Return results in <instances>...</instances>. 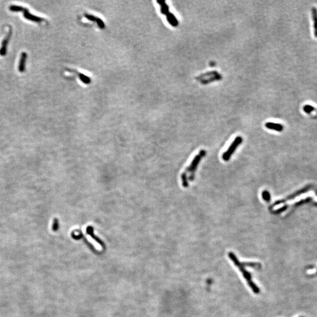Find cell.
Listing matches in <instances>:
<instances>
[{"mask_svg":"<svg viewBox=\"0 0 317 317\" xmlns=\"http://www.w3.org/2000/svg\"><path fill=\"white\" fill-rule=\"evenodd\" d=\"M228 256L230 258V259L233 261L234 264L235 266H237L238 268L242 272L244 278H245V280H246L247 284L249 285L250 288L252 289L253 293L256 294H259L260 293V289L257 287V285L252 281L251 274L248 271L246 270L245 267L242 264V262H241L238 260L237 257L233 252H229Z\"/></svg>","mask_w":317,"mask_h":317,"instance_id":"1","label":"cell"},{"mask_svg":"<svg viewBox=\"0 0 317 317\" xmlns=\"http://www.w3.org/2000/svg\"><path fill=\"white\" fill-rule=\"evenodd\" d=\"M205 154H206V152H205V150H201L199 153L197 154L195 157V158H193V160H192L191 163H190V166L188 168H186L185 172H184L186 174L187 173H190V176H189V180L190 181L194 180L195 176V173L196 172V169L200 163L201 159L205 156Z\"/></svg>","mask_w":317,"mask_h":317,"instance_id":"2","label":"cell"},{"mask_svg":"<svg viewBox=\"0 0 317 317\" xmlns=\"http://www.w3.org/2000/svg\"><path fill=\"white\" fill-rule=\"evenodd\" d=\"M242 142V138L238 136H237L234 140L233 143H231V145L230 146L229 148L227 150L224 152L223 156H222V158L224 160V161L226 162H227L230 160V158H231L232 154H233L234 152L236 151V149L237 148L238 146L239 145H240Z\"/></svg>","mask_w":317,"mask_h":317,"instance_id":"3","label":"cell"},{"mask_svg":"<svg viewBox=\"0 0 317 317\" xmlns=\"http://www.w3.org/2000/svg\"><path fill=\"white\" fill-rule=\"evenodd\" d=\"M309 189V187H305V188H304V189H303V190L297 191V192H296L295 193H294L293 195H291V196H288V197H286L285 199L275 201V203H274L273 205L271 206L270 209H271V208H272V207H274L275 205H279L281 204V203H285V201H287L293 199L295 198V197H297V196H299V195H301V193H305V192L308 191Z\"/></svg>","mask_w":317,"mask_h":317,"instance_id":"4","label":"cell"},{"mask_svg":"<svg viewBox=\"0 0 317 317\" xmlns=\"http://www.w3.org/2000/svg\"><path fill=\"white\" fill-rule=\"evenodd\" d=\"M11 35H12V29H10L7 35L6 36V37L5 38L4 40L2 42L1 47L0 48V55L4 56L6 55L7 51V46H8L10 38L11 37Z\"/></svg>","mask_w":317,"mask_h":317,"instance_id":"5","label":"cell"},{"mask_svg":"<svg viewBox=\"0 0 317 317\" xmlns=\"http://www.w3.org/2000/svg\"><path fill=\"white\" fill-rule=\"evenodd\" d=\"M85 17H86V18L88 19L89 21L96 22L101 29H104L105 27V25L104 22L101 19L98 18L97 17L93 15H91V14H86V15H85Z\"/></svg>","mask_w":317,"mask_h":317,"instance_id":"6","label":"cell"},{"mask_svg":"<svg viewBox=\"0 0 317 317\" xmlns=\"http://www.w3.org/2000/svg\"><path fill=\"white\" fill-rule=\"evenodd\" d=\"M23 16L26 19H27L28 20H30L31 21H34V22H37V23H39V22H41L44 19L41 17H37L35 15H32L31 13H29V11L28 9L27 8H25L24 11H23Z\"/></svg>","mask_w":317,"mask_h":317,"instance_id":"7","label":"cell"},{"mask_svg":"<svg viewBox=\"0 0 317 317\" xmlns=\"http://www.w3.org/2000/svg\"><path fill=\"white\" fill-rule=\"evenodd\" d=\"M86 233L89 234L91 237L93 238V240L95 241H96V242H98L99 244H100L103 248H105V243L103 242H102L99 238H98V237H96L95 234L93 233V229L92 227L91 226H88L86 229Z\"/></svg>","mask_w":317,"mask_h":317,"instance_id":"8","label":"cell"},{"mask_svg":"<svg viewBox=\"0 0 317 317\" xmlns=\"http://www.w3.org/2000/svg\"><path fill=\"white\" fill-rule=\"evenodd\" d=\"M27 58V54L25 52H23L21 55L19 63L18 70L20 72H23L25 70V64Z\"/></svg>","mask_w":317,"mask_h":317,"instance_id":"9","label":"cell"},{"mask_svg":"<svg viewBox=\"0 0 317 317\" xmlns=\"http://www.w3.org/2000/svg\"><path fill=\"white\" fill-rule=\"evenodd\" d=\"M265 126L267 129H269L271 130H274L277 132H281L284 129V126L282 125L273 122H267L265 124Z\"/></svg>","mask_w":317,"mask_h":317,"instance_id":"10","label":"cell"},{"mask_svg":"<svg viewBox=\"0 0 317 317\" xmlns=\"http://www.w3.org/2000/svg\"><path fill=\"white\" fill-rule=\"evenodd\" d=\"M166 18H167V20H168V23H170L172 26L173 27H177L178 25H179V21H177L176 17L172 14L170 12H169L167 15H166Z\"/></svg>","mask_w":317,"mask_h":317,"instance_id":"11","label":"cell"},{"mask_svg":"<svg viewBox=\"0 0 317 317\" xmlns=\"http://www.w3.org/2000/svg\"><path fill=\"white\" fill-rule=\"evenodd\" d=\"M312 16L314 22V35L317 38V9L315 7L312 8Z\"/></svg>","mask_w":317,"mask_h":317,"instance_id":"12","label":"cell"},{"mask_svg":"<svg viewBox=\"0 0 317 317\" xmlns=\"http://www.w3.org/2000/svg\"><path fill=\"white\" fill-rule=\"evenodd\" d=\"M73 72H74L76 74V75L78 76L79 79H81V81L82 82H83L84 84H88L91 83V79L88 76L84 75V74L81 73V72H75V71H73Z\"/></svg>","mask_w":317,"mask_h":317,"instance_id":"13","label":"cell"},{"mask_svg":"<svg viewBox=\"0 0 317 317\" xmlns=\"http://www.w3.org/2000/svg\"><path fill=\"white\" fill-rule=\"evenodd\" d=\"M242 264L244 267H250L256 269H260L261 268V265L259 262H242Z\"/></svg>","mask_w":317,"mask_h":317,"instance_id":"14","label":"cell"},{"mask_svg":"<svg viewBox=\"0 0 317 317\" xmlns=\"http://www.w3.org/2000/svg\"><path fill=\"white\" fill-rule=\"evenodd\" d=\"M9 10L13 12H23L25 8H23L21 6H18V5H12L9 7Z\"/></svg>","mask_w":317,"mask_h":317,"instance_id":"15","label":"cell"},{"mask_svg":"<svg viewBox=\"0 0 317 317\" xmlns=\"http://www.w3.org/2000/svg\"><path fill=\"white\" fill-rule=\"evenodd\" d=\"M181 177H182L183 186L184 187H187L189 186V183H188V179H187V176L186 174L184 173H183Z\"/></svg>","mask_w":317,"mask_h":317,"instance_id":"16","label":"cell"},{"mask_svg":"<svg viewBox=\"0 0 317 317\" xmlns=\"http://www.w3.org/2000/svg\"><path fill=\"white\" fill-rule=\"evenodd\" d=\"M262 199L267 202H269L271 200V196L269 191L267 190H264L262 192Z\"/></svg>","mask_w":317,"mask_h":317,"instance_id":"17","label":"cell"},{"mask_svg":"<svg viewBox=\"0 0 317 317\" xmlns=\"http://www.w3.org/2000/svg\"><path fill=\"white\" fill-rule=\"evenodd\" d=\"M303 110L304 112L308 114H309L310 113L313 112L314 110H315V108L314 107H313V106L311 105H305L303 107Z\"/></svg>","mask_w":317,"mask_h":317,"instance_id":"18","label":"cell"},{"mask_svg":"<svg viewBox=\"0 0 317 317\" xmlns=\"http://www.w3.org/2000/svg\"><path fill=\"white\" fill-rule=\"evenodd\" d=\"M52 229L54 231H58V230L59 229V221H58V219L57 218H55L54 219V222H53Z\"/></svg>","mask_w":317,"mask_h":317,"instance_id":"19","label":"cell"},{"mask_svg":"<svg viewBox=\"0 0 317 317\" xmlns=\"http://www.w3.org/2000/svg\"><path fill=\"white\" fill-rule=\"evenodd\" d=\"M287 209V205H285V206L283 207H281V208H280V209H278V210H275L274 211H273V212H272V213H274V214H279L280 213H281V212L284 211L285 210H286Z\"/></svg>","mask_w":317,"mask_h":317,"instance_id":"20","label":"cell"},{"mask_svg":"<svg viewBox=\"0 0 317 317\" xmlns=\"http://www.w3.org/2000/svg\"><path fill=\"white\" fill-rule=\"evenodd\" d=\"M316 275H317V273H316Z\"/></svg>","mask_w":317,"mask_h":317,"instance_id":"21","label":"cell"},{"mask_svg":"<svg viewBox=\"0 0 317 317\" xmlns=\"http://www.w3.org/2000/svg\"></svg>","mask_w":317,"mask_h":317,"instance_id":"22","label":"cell"}]
</instances>
